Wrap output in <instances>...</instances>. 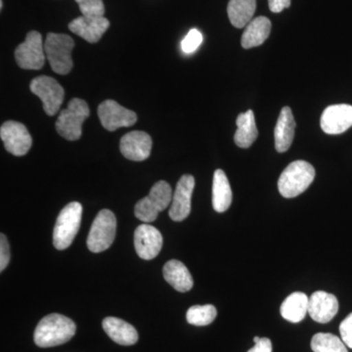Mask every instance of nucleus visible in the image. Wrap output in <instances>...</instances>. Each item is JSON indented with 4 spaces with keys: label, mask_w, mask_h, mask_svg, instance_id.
<instances>
[{
    "label": "nucleus",
    "mask_w": 352,
    "mask_h": 352,
    "mask_svg": "<svg viewBox=\"0 0 352 352\" xmlns=\"http://www.w3.org/2000/svg\"><path fill=\"white\" fill-rule=\"evenodd\" d=\"M30 89L43 102L46 115L50 117L56 115L65 97L64 88L56 80L47 76H39L32 80Z\"/></svg>",
    "instance_id": "8"
},
{
    "label": "nucleus",
    "mask_w": 352,
    "mask_h": 352,
    "mask_svg": "<svg viewBox=\"0 0 352 352\" xmlns=\"http://www.w3.org/2000/svg\"><path fill=\"white\" fill-rule=\"evenodd\" d=\"M89 115V107L87 102L80 98L72 99L68 107L59 113L56 122L58 133L67 140H78L82 134L83 122Z\"/></svg>",
    "instance_id": "6"
},
{
    "label": "nucleus",
    "mask_w": 352,
    "mask_h": 352,
    "mask_svg": "<svg viewBox=\"0 0 352 352\" xmlns=\"http://www.w3.org/2000/svg\"><path fill=\"white\" fill-rule=\"evenodd\" d=\"M117 230V219L110 210H102L95 217L89 235L87 247L90 252L98 254L112 245Z\"/></svg>",
    "instance_id": "7"
},
{
    "label": "nucleus",
    "mask_w": 352,
    "mask_h": 352,
    "mask_svg": "<svg viewBox=\"0 0 352 352\" xmlns=\"http://www.w3.org/2000/svg\"><path fill=\"white\" fill-rule=\"evenodd\" d=\"M153 141L151 136L144 131H131L120 139V150L127 160L142 162L151 154Z\"/></svg>",
    "instance_id": "15"
},
{
    "label": "nucleus",
    "mask_w": 352,
    "mask_h": 352,
    "mask_svg": "<svg viewBox=\"0 0 352 352\" xmlns=\"http://www.w3.org/2000/svg\"><path fill=\"white\" fill-rule=\"evenodd\" d=\"M201 43H203V34L201 32L196 29L191 30L182 41V51L186 54H191L198 50Z\"/></svg>",
    "instance_id": "29"
},
{
    "label": "nucleus",
    "mask_w": 352,
    "mask_h": 352,
    "mask_svg": "<svg viewBox=\"0 0 352 352\" xmlns=\"http://www.w3.org/2000/svg\"><path fill=\"white\" fill-rule=\"evenodd\" d=\"M232 203V190L228 178L222 170L214 171L212 182V207L215 212H224Z\"/></svg>",
    "instance_id": "23"
},
{
    "label": "nucleus",
    "mask_w": 352,
    "mask_h": 352,
    "mask_svg": "<svg viewBox=\"0 0 352 352\" xmlns=\"http://www.w3.org/2000/svg\"><path fill=\"white\" fill-rule=\"evenodd\" d=\"M217 316V308L212 305H194L186 314L187 322L194 326H208Z\"/></svg>",
    "instance_id": "27"
},
{
    "label": "nucleus",
    "mask_w": 352,
    "mask_h": 352,
    "mask_svg": "<svg viewBox=\"0 0 352 352\" xmlns=\"http://www.w3.org/2000/svg\"><path fill=\"white\" fill-rule=\"evenodd\" d=\"M195 188V178L191 175H182L178 180L171 201L170 217L173 221H183L191 212V199Z\"/></svg>",
    "instance_id": "12"
},
{
    "label": "nucleus",
    "mask_w": 352,
    "mask_h": 352,
    "mask_svg": "<svg viewBox=\"0 0 352 352\" xmlns=\"http://www.w3.org/2000/svg\"><path fill=\"white\" fill-rule=\"evenodd\" d=\"M322 131L327 134L344 133L352 126V106L338 104L329 106L321 116Z\"/></svg>",
    "instance_id": "14"
},
{
    "label": "nucleus",
    "mask_w": 352,
    "mask_h": 352,
    "mask_svg": "<svg viewBox=\"0 0 352 352\" xmlns=\"http://www.w3.org/2000/svg\"><path fill=\"white\" fill-rule=\"evenodd\" d=\"M271 32V22L268 18L256 17L252 19L245 27L243 32L242 43L243 48L250 50V48L258 47L270 36Z\"/></svg>",
    "instance_id": "21"
},
{
    "label": "nucleus",
    "mask_w": 352,
    "mask_h": 352,
    "mask_svg": "<svg viewBox=\"0 0 352 352\" xmlns=\"http://www.w3.org/2000/svg\"><path fill=\"white\" fill-rule=\"evenodd\" d=\"M110 27V21L105 17L80 16L72 21L69 30L89 43H96Z\"/></svg>",
    "instance_id": "17"
},
{
    "label": "nucleus",
    "mask_w": 352,
    "mask_h": 352,
    "mask_svg": "<svg viewBox=\"0 0 352 352\" xmlns=\"http://www.w3.org/2000/svg\"><path fill=\"white\" fill-rule=\"evenodd\" d=\"M98 117L102 126L109 131L132 126L138 122V115L133 111L122 107L115 100L102 102L98 107Z\"/></svg>",
    "instance_id": "11"
},
{
    "label": "nucleus",
    "mask_w": 352,
    "mask_h": 352,
    "mask_svg": "<svg viewBox=\"0 0 352 352\" xmlns=\"http://www.w3.org/2000/svg\"><path fill=\"white\" fill-rule=\"evenodd\" d=\"M261 338H259V337H254V344H256V342H258L259 340H261Z\"/></svg>",
    "instance_id": "34"
},
{
    "label": "nucleus",
    "mask_w": 352,
    "mask_h": 352,
    "mask_svg": "<svg viewBox=\"0 0 352 352\" xmlns=\"http://www.w3.org/2000/svg\"><path fill=\"white\" fill-rule=\"evenodd\" d=\"M45 57L43 36L36 31L28 32L24 43L15 50L16 62L24 69H41L45 63Z\"/></svg>",
    "instance_id": "9"
},
{
    "label": "nucleus",
    "mask_w": 352,
    "mask_h": 352,
    "mask_svg": "<svg viewBox=\"0 0 352 352\" xmlns=\"http://www.w3.org/2000/svg\"><path fill=\"white\" fill-rule=\"evenodd\" d=\"M236 124H237V131L234 135L236 145L244 149L251 147L258 135L254 112L252 110H248L247 112L240 113L236 120Z\"/></svg>",
    "instance_id": "22"
},
{
    "label": "nucleus",
    "mask_w": 352,
    "mask_h": 352,
    "mask_svg": "<svg viewBox=\"0 0 352 352\" xmlns=\"http://www.w3.org/2000/svg\"><path fill=\"white\" fill-rule=\"evenodd\" d=\"M3 8V0H0V9Z\"/></svg>",
    "instance_id": "35"
},
{
    "label": "nucleus",
    "mask_w": 352,
    "mask_h": 352,
    "mask_svg": "<svg viewBox=\"0 0 352 352\" xmlns=\"http://www.w3.org/2000/svg\"><path fill=\"white\" fill-rule=\"evenodd\" d=\"M308 300L309 298L302 292H296L287 296L280 308L282 317L292 323L302 321L308 314Z\"/></svg>",
    "instance_id": "24"
},
{
    "label": "nucleus",
    "mask_w": 352,
    "mask_h": 352,
    "mask_svg": "<svg viewBox=\"0 0 352 352\" xmlns=\"http://www.w3.org/2000/svg\"><path fill=\"white\" fill-rule=\"evenodd\" d=\"M0 138L6 151L16 157L25 156L32 145L31 134L24 124L8 120L0 127Z\"/></svg>",
    "instance_id": "10"
},
{
    "label": "nucleus",
    "mask_w": 352,
    "mask_h": 352,
    "mask_svg": "<svg viewBox=\"0 0 352 352\" xmlns=\"http://www.w3.org/2000/svg\"><path fill=\"white\" fill-rule=\"evenodd\" d=\"M256 10V0H230L227 14L231 24L243 29L252 20Z\"/></svg>",
    "instance_id": "25"
},
{
    "label": "nucleus",
    "mask_w": 352,
    "mask_h": 352,
    "mask_svg": "<svg viewBox=\"0 0 352 352\" xmlns=\"http://www.w3.org/2000/svg\"><path fill=\"white\" fill-rule=\"evenodd\" d=\"M340 333L344 344L352 349V314L340 323Z\"/></svg>",
    "instance_id": "31"
},
{
    "label": "nucleus",
    "mask_w": 352,
    "mask_h": 352,
    "mask_svg": "<svg viewBox=\"0 0 352 352\" xmlns=\"http://www.w3.org/2000/svg\"><path fill=\"white\" fill-rule=\"evenodd\" d=\"M163 236L156 227L141 224L134 232V245L139 258L151 261L156 258L163 248Z\"/></svg>",
    "instance_id": "13"
},
{
    "label": "nucleus",
    "mask_w": 352,
    "mask_h": 352,
    "mask_svg": "<svg viewBox=\"0 0 352 352\" xmlns=\"http://www.w3.org/2000/svg\"><path fill=\"white\" fill-rule=\"evenodd\" d=\"M82 206L78 201H72L60 212L53 230V245L63 251L72 245L80 228Z\"/></svg>",
    "instance_id": "3"
},
{
    "label": "nucleus",
    "mask_w": 352,
    "mask_h": 352,
    "mask_svg": "<svg viewBox=\"0 0 352 352\" xmlns=\"http://www.w3.org/2000/svg\"><path fill=\"white\" fill-rule=\"evenodd\" d=\"M173 196L170 185L161 180L152 187L149 195L138 201L134 214L141 221L151 223L157 219L160 212L171 205Z\"/></svg>",
    "instance_id": "5"
},
{
    "label": "nucleus",
    "mask_w": 352,
    "mask_h": 352,
    "mask_svg": "<svg viewBox=\"0 0 352 352\" xmlns=\"http://www.w3.org/2000/svg\"><path fill=\"white\" fill-rule=\"evenodd\" d=\"M164 280L180 293H186L194 286L193 278L188 268L182 261L171 259L164 264Z\"/></svg>",
    "instance_id": "20"
},
{
    "label": "nucleus",
    "mask_w": 352,
    "mask_h": 352,
    "mask_svg": "<svg viewBox=\"0 0 352 352\" xmlns=\"http://www.w3.org/2000/svg\"><path fill=\"white\" fill-rule=\"evenodd\" d=\"M74 47L75 41L68 34L53 32L47 34L44 43V50L54 73L65 76L72 71L74 66L72 51Z\"/></svg>",
    "instance_id": "4"
},
{
    "label": "nucleus",
    "mask_w": 352,
    "mask_h": 352,
    "mask_svg": "<svg viewBox=\"0 0 352 352\" xmlns=\"http://www.w3.org/2000/svg\"><path fill=\"white\" fill-rule=\"evenodd\" d=\"M296 120L291 108L284 107L278 118L274 129L275 148L277 152L288 151L295 138Z\"/></svg>",
    "instance_id": "19"
},
{
    "label": "nucleus",
    "mask_w": 352,
    "mask_h": 352,
    "mask_svg": "<svg viewBox=\"0 0 352 352\" xmlns=\"http://www.w3.org/2000/svg\"><path fill=\"white\" fill-rule=\"evenodd\" d=\"M248 352H272V342L267 338H261V340Z\"/></svg>",
    "instance_id": "32"
},
{
    "label": "nucleus",
    "mask_w": 352,
    "mask_h": 352,
    "mask_svg": "<svg viewBox=\"0 0 352 352\" xmlns=\"http://www.w3.org/2000/svg\"><path fill=\"white\" fill-rule=\"evenodd\" d=\"M75 322L62 314H52L43 317L34 331V344L43 349L61 346L76 335Z\"/></svg>",
    "instance_id": "1"
},
{
    "label": "nucleus",
    "mask_w": 352,
    "mask_h": 352,
    "mask_svg": "<svg viewBox=\"0 0 352 352\" xmlns=\"http://www.w3.org/2000/svg\"><path fill=\"white\" fill-rule=\"evenodd\" d=\"M314 352H349L342 339L333 333H318L311 340Z\"/></svg>",
    "instance_id": "26"
},
{
    "label": "nucleus",
    "mask_w": 352,
    "mask_h": 352,
    "mask_svg": "<svg viewBox=\"0 0 352 352\" xmlns=\"http://www.w3.org/2000/svg\"><path fill=\"white\" fill-rule=\"evenodd\" d=\"M339 311V302L332 294L315 292L308 300V314L315 322L325 324L332 320Z\"/></svg>",
    "instance_id": "16"
},
{
    "label": "nucleus",
    "mask_w": 352,
    "mask_h": 352,
    "mask_svg": "<svg viewBox=\"0 0 352 352\" xmlns=\"http://www.w3.org/2000/svg\"><path fill=\"white\" fill-rule=\"evenodd\" d=\"M315 178L314 166L305 161L293 162L278 180V189L284 198H296L311 185Z\"/></svg>",
    "instance_id": "2"
},
{
    "label": "nucleus",
    "mask_w": 352,
    "mask_h": 352,
    "mask_svg": "<svg viewBox=\"0 0 352 352\" xmlns=\"http://www.w3.org/2000/svg\"><path fill=\"white\" fill-rule=\"evenodd\" d=\"M80 7L82 16L87 17H104L105 6L103 0H75Z\"/></svg>",
    "instance_id": "28"
},
{
    "label": "nucleus",
    "mask_w": 352,
    "mask_h": 352,
    "mask_svg": "<svg viewBox=\"0 0 352 352\" xmlns=\"http://www.w3.org/2000/svg\"><path fill=\"white\" fill-rule=\"evenodd\" d=\"M270 9L273 13H280L284 9L289 8L291 0H268Z\"/></svg>",
    "instance_id": "33"
},
{
    "label": "nucleus",
    "mask_w": 352,
    "mask_h": 352,
    "mask_svg": "<svg viewBox=\"0 0 352 352\" xmlns=\"http://www.w3.org/2000/svg\"><path fill=\"white\" fill-rule=\"evenodd\" d=\"M10 258V247H9L8 240L4 234H1L0 236V271L1 272L8 266Z\"/></svg>",
    "instance_id": "30"
},
{
    "label": "nucleus",
    "mask_w": 352,
    "mask_h": 352,
    "mask_svg": "<svg viewBox=\"0 0 352 352\" xmlns=\"http://www.w3.org/2000/svg\"><path fill=\"white\" fill-rule=\"evenodd\" d=\"M102 326L105 333L116 344L127 346H133L138 342V333L136 329L122 319L107 317L104 319Z\"/></svg>",
    "instance_id": "18"
}]
</instances>
